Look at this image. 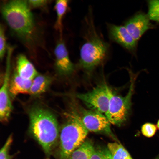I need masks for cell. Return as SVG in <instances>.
<instances>
[{
    "mask_svg": "<svg viewBox=\"0 0 159 159\" xmlns=\"http://www.w3.org/2000/svg\"><path fill=\"white\" fill-rule=\"evenodd\" d=\"M156 126L157 128L159 129V119L157 121Z\"/></svg>",
    "mask_w": 159,
    "mask_h": 159,
    "instance_id": "obj_24",
    "label": "cell"
},
{
    "mask_svg": "<svg viewBox=\"0 0 159 159\" xmlns=\"http://www.w3.org/2000/svg\"><path fill=\"white\" fill-rule=\"evenodd\" d=\"M30 6L34 7H41L45 4L47 1V0H29L27 1Z\"/></svg>",
    "mask_w": 159,
    "mask_h": 159,
    "instance_id": "obj_23",
    "label": "cell"
},
{
    "mask_svg": "<svg viewBox=\"0 0 159 159\" xmlns=\"http://www.w3.org/2000/svg\"><path fill=\"white\" fill-rule=\"evenodd\" d=\"M131 74L130 86L126 96L123 97L117 95L110 89L108 108L105 115L111 124L120 126L126 120L129 114L136 78L135 75L132 73Z\"/></svg>",
    "mask_w": 159,
    "mask_h": 159,
    "instance_id": "obj_5",
    "label": "cell"
},
{
    "mask_svg": "<svg viewBox=\"0 0 159 159\" xmlns=\"http://www.w3.org/2000/svg\"><path fill=\"white\" fill-rule=\"evenodd\" d=\"M149 20L147 15L138 13L128 20L124 26L137 41L150 28Z\"/></svg>",
    "mask_w": 159,
    "mask_h": 159,
    "instance_id": "obj_11",
    "label": "cell"
},
{
    "mask_svg": "<svg viewBox=\"0 0 159 159\" xmlns=\"http://www.w3.org/2000/svg\"><path fill=\"white\" fill-rule=\"evenodd\" d=\"M30 129L33 135L48 155L52 152L59 137L58 122L54 114L39 106L29 112Z\"/></svg>",
    "mask_w": 159,
    "mask_h": 159,
    "instance_id": "obj_1",
    "label": "cell"
},
{
    "mask_svg": "<svg viewBox=\"0 0 159 159\" xmlns=\"http://www.w3.org/2000/svg\"><path fill=\"white\" fill-rule=\"evenodd\" d=\"M1 11L8 25L17 34L26 37L32 34L34 21L27 1H9L3 5Z\"/></svg>",
    "mask_w": 159,
    "mask_h": 159,
    "instance_id": "obj_3",
    "label": "cell"
},
{
    "mask_svg": "<svg viewBox=\"0 0 159 159\" xmlns=\"http://www.w3.org/2000/svg\"><path fill=\"white\" fill-rule=\"evenodd\" d=\"M148 16L150 19L159 22V0L148 1Z\"/></svg>",
    "mask_w": 159,
    "mask_h": 159,
    "instance_id": "obj_19",
    "label": "cell"
},
{
    "mask_svg": "<svg viewBox=\"0 0 159 159\" xmlns=\"http://www.w3.org/2000/svg\"><path fill=\"white\" fill-rule=\"evenodd\" d=\"M6 39L3 26L1 25L0 27V57L3 59L6 50Z\"/></svg>",
    "mask_w": 159,
    "mask_h": 159,
    "instance_id": "obj_22",
    "label": "cell"
},
{
    "mask_svg": "<svg viewBox=\"0 0 159 159\" xmlns=\"http://www.w3.org/2000/svg\"><path fill=\"white\" fill-rule=\"evenodd\" d=\"M13 141L11 135L8 137L4 145L1 148L0 152V159H11L13 156L9 153L10 147Z\"/></svg>",
    "mask_w": 159,
    "mask_h": 159,
    "instance_id": "obj_20",
    "label": "cell"
},
{
    "mask_svg": "<svg viewBox=\"0 0 159 159\" xmlns=\"http://www.w3.org/2000/svg\"><path fill=\"white\" fill-rule=\"evenodd\" d=\"M107 146L112 159H133L128 151L120 143L116 142L109 143Z\"/></svg>",
    "mask_w": 159,
    "mask_h": 159,
    "instance_id": "obj_16",
    "label": "cell"
},
{
    "mask_svg": "<svg viewBox=\"0 0 159 159\" xmlns=\"http://www.w3.org/2000/svg\"><path fill=\"white\" fill-rule=\"evenodd\" d=\"M110 89L106 83H103L89 92L77 93L76 96L90 109L105 115L108 108Z\"/></svg>",
    "mask_w": 159,
    "mask_h": 159,
    "instance_id": "obj_6",
    "label": "cell"
},
{
    "mask_svg": "<svg viewBox=\"0 0 159 159\" xmlns=\"http://www.w3.org/2000/svg\"><path fill=\"white\" fill-rule=\"evenodd\" d=\"M108 28L109 36L111 39L129 51L135 49L137 41L125 26L110 24Z\"/></svg>",
    "mask_w": 159,
    "mask_h": 159,
    "instance_id": "obj_10",
    "label": "cell"
},
{
    "mask_svg": "<svg viewBox=\"0 0 159 159\" xmlns=\"http://www.w3.org/2000/svg\"><path fill=\"white\" fill-rule=\"evenodd\" d=\"M90 159H112L107 146L95 147Z\"/></svg>",
    "mask_w": 159,
    "mask_h": 159,
    "instance_id": "obj_18",
    "label": "cell"
},
{
    "mask_svg": "<svg viewBox=\"0 0 159 159\" xmlns=\"http://www.w3.org/2000/svg\"><path fill=\"white\" fill-rule=\"evenodd\" d=\"M54 54L55 65L58 74L63 76L71 74L74 71L75 66L70 59L65 43L62 39L55 48Z\"/></svg>",
    "mask_w": 159,
    "mask_h": 159,
    "instance_id": "obj_9",
    "label": "cell"
},
{
    "mask_svg": "<svg viewBox=\"0 0 159 159\" xmlns=\"http://www.w3.org/2000/svg\"><path fill=\"white\" fill-rule=\"evenodd\" d=\"M155 159H159V155L158 156L157 158H156Z\"/></svg>",
    "mask_w": 159,
    "mask_h": 159,
    "instance_id": "obj_25",
    "label": "cell"
},
{
    "mask_svg": "<svg viewBox=\"0 0 159 159\" xmlns=\"http://www.w3.org/2000/svg\"><path fill=\"white\" fill-rule=\"evenodd\" d=\"M32 80H25L15 72L9 83L10 95L13 98L20 94H29Z\"/></svg>",
    "mask_w": 159,
    "mask_h": 159,
    "instance_id": "obj_12",
    "label": "cell"
},
{
    "mask_svg": "<svg viewBox=\"0 0 159 159\" xmlns=\"http://www.w3.org/2000/svg\"><path fill=\"white\" fill-rule=\"evenodd\" d=\"M66 115V120L59 133V159H68L86 140L89 132L75 108L67 113Z\"/></svg>",
    "mask_w": 159,
    "mask_h": 159,
    "instance_id": "obj_2",
    "label": "cell"
},
{
    "mask_svg": "<svg viewBox=\"0 0 159 159\" xmlns=\"http://www.w3.org/2000/svg\"><path fill=\"white\" fill-rule=\"evenodd\" d=\"M90 24L86 40L80 49L79 61L80 66L87 71L92 70L103 61L109 48V44L97 33L92 21Z\"/></svg>",
    "mask_w": 159,
    "mask_h": 159,
    "instance_id": "obj_4",
    "label": "cell"
},
{
    "mask_svg": "<svg viewBox=\"0 0 159 159\" xmlns=\"http://www.w3.org/2000/svg\"><path fill=\"white\" fill-rule=\"evenodd\" d=\"M16 72L22 78L32 80L38 74L33 64L23 54H19L16 61Z\"/></svg>",
    "mask_w": 159,
    "mask_h": 159,
    "instance_id": "obj_13",
    "label": "cell"
},
{
    "mask_svg": "<svg viewBox=\"0 0 159 159\" xmlns=\"http://www.w3.org/2000/svg\"><path fill=\"white\" fill-rule=\"evenodd\" d=\"M68 4L69 1L67 0H58L55 2L54 8L57 14V19L55 26L61 34L62 20L68 9Z\"/></svg>",
    "mask_w": 159,
    "mask_h": 159,
    "instance_id": "obj_17",
    "label": "cell"
},
{
    "mask_svg": "<svg viewBox=\"0 0 159 159\" xmlns=\"http://www.w3.org/2000/svg\"><path fill=\"white\" fill-rule=\"evenodd\" d=\"M76 109L81 121L88 131L106 134L115 140L111 124L105 115L79 106Z\"/></svg>",
    "mask_w": 159,
    "mask_h": 159,
    "instance_id": "obj_7",
    "label": "cell"
},
{
    "mask_svg": "<svg viewBox=\"0 0 159 159\" xmlns=\"http://www.w3.org/2000/svg\"><path fill=\"white\" fill-rule=\"evenodd\" d=\"M10 57H7L6 71L0 90V120L2 122L9 120L12 110L9 91Z\"/></svg>",
    "mask_w": 159,
    "mask_h": 159,
    "instance_id": "obj_8",
    "label": "cell"
},
{
    "mask_svg": "<svg viewBox=\"0 0 159 159\" xmlns=\"http://www.w3.org/2000/svg\"><path fill=\"white\" fill-rule=\"evenodd\" d=\"M94 148L93 142L89 139H86L71 154L68 159H90Z\"/></svg>",
    "mask_w": 159,
    "mask_h": 159,
    "instance_id": "obj_15",
    "label": "cell"
},
{
    "mask_svg": "<svg viewBox=\"0 0 159 159\" xmlns=\"http://www.w3.org/2000/svg\"><path fill=\"white\" fill-rule=\"evenodd\" d=\"M52 78L49 76L38 74L32 80L29 94L37 96L45 92L52 82Z\"/></svg>",
    "mask_w": 159,
    "mask_h": 159,
    "instance_id": "obj_14",
    "label": "cell"
},
{
    "mask_svg": "<svg viewBox=\"0 0 159 159\" xmlns=\"http://www.w3.org/2000/svg\"><path fill=\"white\" fill-rule=\"evenodd\" d=\"M157 128L156 125L153 124L149 122L146 123L142 126L141 132L145 136L150 138L155 135Z\"/></svg>",
    "mask_w": 159,
    "mask_h": 159,
    "instance_id": "obj_21",
    "label": "cell"
}]
</instances>
